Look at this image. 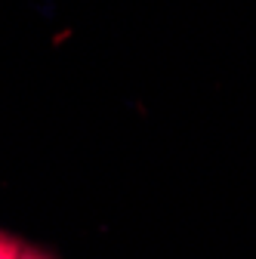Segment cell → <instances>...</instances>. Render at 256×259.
Masks as SVG:
<instances>
[{
  "mask_svg": "<svg viewBox=\"0 0 256 259\" xmlns=\"http://www.w3.org/2000/svg\"><path fill=\"white\" fill-rule=\"evenodd\" d=\"M19 259H53V256H47V253H40V250H31V247H22Z\"/></svg>",
  "mask_w": 256,
  "mask_h": 259,
  "instance_id": "obj_2",
  "label": "cell"
},
{
  "mask_svg": "<svg viewBox=\"0 0 256 259\" xmlns=\"http://www.w3.org/2000/svg\"><path fill=\"white\" fill-rule=\"evenodd\" d=\"M19 253H22V244L0 232V259H19Z\"/></svg>",
  "mask_w": 256,
  "mask_h": 259,
  "instance_id": "obj_1",
  "label": "cell"
}]
</instances>
